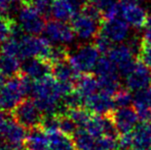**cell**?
<instances>
[{
  "label": "cell",
  "instance_id": "1",
  "mask_svg": "<svg viewBox=\"0 0 151 150\" xmlns=\"http://www.w3.org/2000/svg\"><path fill=\"white\" fill-rule=\"evenodd\" d=\"M33 101L43 115L57 114L61 109V102L65 97L62 84L54 76L47 75L33 83Z\"/></svg>",
  "mask_w": 151,
  "mask_h": 150
},
{
  "label": "cell",
  "instance_id": "2",
  "mask_svg": "<svg viewBox=\"0 0 151 150\" xmlns=\"http://www.w3.org/2000/svg\"><path fill=\"white\" fill-rule=\"evenodd\" d=\"M33 83L30 78L21 73L10 77L0 90V111L12 112L27 95L32 94Z\"/></svg>",
  "mask_w": 151,
  "mask_h": 150
},
{
  "label": "cell",
  "instance_id": "3",
  "mask_svg": "<svg viewBox=\"0 0 151 150\" xmlns=\"http://www.w3.org/2000/svg\"><path fill=\"white\" fill-rule=\"evenodd\" d=\"M102 21L101 12L91 2H86L71 21V26L75 36L81 40H91L99 34Z\"/></svg>",
  "mask_w": 151,
  "mask_h": 150
},
{
  "label": "cell",
  "instance_id": "4",
  "mask_svg": "<svg viewBox=\"0 0 151 150\" xmlns=\"http://www.w3.org/2000/svg\"><path fill=\"white\" fill-rule=\"evenodd\" d=\"M67 60L77 73L90 74L99 62L100 52L95 44H83L72 52H69Z\"/></svg>",
  "mask_w": 151,
  "mask_h": 150
},
{
  "label": "cell",
  "instance_id": "5",
  "mask_svg": "<svg viewBox=\"0 0 151 150\" xmlns=\"http://www.w3.org/2000/svg\"><path fill=\"white\" fill-rule=\"evenodd\" d=\"M21 60L30 58H39L50 62L52 45L48 39L34 35H26L20 37Z\"/></svg>",
  "mask_w": 151,
  "mask_h": 150
},
{
  "label": "cell",
  "instance_id": "6",
  "mask_svg": "<svg viewBox=\"0 0 151 150\" xmlns=\"http://www.w3.org/2000/svg\"><path fill=\"white\" fill-rule=\"evenodd\" d=\"M45 17L41 14L32 4L27 1H22V6L18 14V21L20 28L28 35L40 34L44 31L46 23Z\"/></svg>",
  "mask_w": 151,
  "mask_h": 150
},
{
  "label": "cell",
  "instance_id": "7",
  "mask_svg": "<svg viewBox=\"0 0 151 150\" xmlns=\"http://www.w3.org/2000/svg\"><path fill=\"white\" fill-rule=\"evenodd\" d=\"M12 118L24 128L31 130L40 126L43 118V113L33 100L25 99L14 109Z\"/></svg>",
  "mask_w": 151,
  "mask_h": 150
},
{
  "label": "cell",
  "instance_id": "8",
  "mask_svg": "<svg viewBox=\"0 0 151 150\" xmlns=\"http://www.w3.org/2000/svg\"><path fill=\"white\" fill-rule=\"evenodd\" d=\"M135 52L136 48L133 45L121 43L113 46L112 50L108 52L107 57L115 65L118 73L125 77L131 72L138 61Z\"/></svg>",
  "mask_w": 151,
  "mask_h": 150
},
{
  "label": "cell",
  "instance_id": "9",
  "mask_svg": "<svg viewBox=\"0 0 151 150\" xmlns=\"http://www.w3.org/2000/svg\"><path fill=\"white\" fill-rule=\"evenodd\" d=\"M125 88L134 93L144 90L151 84V70L138 59L132 71L125 76Z\"/></svg>",
  "mask_w": 151,
  "mask_h": 150
},
{
  "label": "cell",
  "instance_id": "10",
  "mask_svg": "<svg viewBox=\"0 0 151 150\" xmlns=\"http://www.w3.org/2000/svg\"><path fill=\"white\" fill-rule=\"evenodd\" d=\"M109 116L119 135L132 133L139 124L140 117L134 107L116 108Z\"/></svg>",
  "mask_w": 151,
  "mask_h": 150
},
{
  "label": "cell",
  "instance_id": "11",
  "mask_svg": "<svg viewBox=\"0 0 151 150\" xmlns=\"http://www.w3.org/2000/svg\"><path fill=\"white\" fill-rule=\"evenodd\" d=\"M44 33L50 42L59 43L61 45L71 43L75 37V33L71 25L58 20L48 21L44 28Z\"/></svg>",
  "mask_w": 151,
  "mask_h": 150
},
{
  "label": "cell",
  "instance_id": "12",
  "mask_svg": "<svg viewBox=\"0 0 151 150\" xmlns=\"http://www.w3.org/2000/svg\"><path fill=\"white\" fill-rule=\"evenodd\" d=\"M129 25L119 17L102 21L100 32L112 43H122L129 34Z\"/></svg>",
  "mask_w": 151,
  "mask_h": 150
},
{
  "label": "cell",
  "instance_id": "13",
  "mask_svg": "<svg viewBox=\"0 0 151 150\" xmlns=\"http://www.w3.org/2000/svg\"><path fill=\"white\" fill-rule=\"evenodd\" d=\"M83 107L91 112L100 115H109L116 109L113 95L107 94L103 90H100L84 100Z\"/></svg>",
  "mask_w": 151,
  "mask_h": 150
},
{
  "label": "cell",
  "instance_id": "14",
  "mask_svg": "<svg viewBox=\"0 0 151 150\" xmlns=\"http://www.w3.org/2000/svg\"><path fill=\"white\" fill-rule=\"evenodd\" d=\"M52 71V65L48 61L39 58H30L24 61L21 67V74L33 80H39L50 75Z\"/></svg>",
  "mask_w": 151,
  "mask_h": 150
},
{
  "label": "cell",
  "instance_id": "15",
  "mask_svg": "<svg viewBox=\"0 0 151 150\" xmlns=\"http://www.w3.org/2000/svg\"><path fill=\"white\" fill-rule=\"evenodd\" d=\"M120 7L122 19L129 26L135 29L144 28L149 17L143 6L139 3H134L129 5H120Z\"/></svg>",
  "mask_w": 151,
  "mask_h": 150
},
{
  "label": "cell",
  "instance_id": "16",
  "mask_svg": "<svg viewBox=\"0 0 151 150\" xmlns=\"http://www.w3.org/2000/svg\"><path fill=\"white\" fill-rule=\"evenodd\" d=\"M78 9L77 0H52L50 14L56 20L67 22L73 20L78 14Z\"/></svg>",
  "mask_w": 151,
  "mask_h": 150
},
{
  "label": "cell",
  "instance_id": "17",
  "mask_svg": "<svg viewBox=\"0 0 151 150\" xmlns=\"http://www.w3.org/2000/svg\"><path fill=\"white\" fill-rule=\"evenodd\" d=\"M75 90L79 94L82 100H86L91 96L100 92V84L98 77L91 74H81L77 78Z\"/></svg>",
  "mask_w": 151,
  "mask_h": 150
},
{
  "label": "cell",
  "instance_id": "18",
  "mask_svg": "<svg viewBox=\"0 0 151 150\" xmlns=\"http://www.w3.org/2000/svg\"><path fill=\"white\" fill-rule=\"evenodd\" d=\"M133 134L132 150H151V131L147 122H140Z\"/></svg>",
  "mask_w": 151,
  "mask_h": 150
},
{
  "label": "cell",
  "instance_id": "19",
  "mask_svg": "<svg viewBox=\"0 0 151 150\" xmlns=\"http://www.w3.org/2000/svg\"><path fill=\"white\" fill-rule=\"evenodd\" d=\"M26 128L21 126L14 118H9L3 134V139L12 145H22L27 139Z\"/></svg>",
  "mask_w": 151,
  "mask_h": 150
},
{
  "label": "cell",
  "instance_id": "20",
  "mask_svg": "<svg viewBox=\"0 0 151 150\" xmlns=\"http://www.w3.org/2000/svg\"><path fill=\"white\" fill-rule=\"evenodd\" d=\"M48 150H76L73 138L61 131L47 133Z\"/></svg>",
  "mask_w": 151,
  "mask_h": 150
},
{
  "label": "cell",
  "instance_id": "21",
  "mask_svg": "<svg viewBox=\"0 0 151 150\" xmlns=\"http://www.w3.org/2000/svg\"><path fill=\"white\" fill-rule=\"evenodd\" d=\"M27 150H48V136L40 126L31 128L26 139Z\"/></svg>",
  "mask_w": 151,
  "mask_h": 150
},
{
  "label": "cell",
  "instance_id": "22",
  "mask_svg": "<svg viewBox=\"0 0 151 150\" xmlns=\"http://www.w3.org/2000/svg\"><path fill=\"white\" fill-rule=\"evenodd\" d=\"M96 76L99 80L105 79H117L119 78V73L116 69L115 65L112 63L108 57H102L100 58L97 66L95 69Z\"/></svg>",
  "mask_w": 151,
  "mask_h": 150
},
{
  "label": "cell",
  "instance_id": "23",
  "mask_svg": "<svg viewBox=\"0 0 151 150\" xmlns=\"http://www.w3.org/2000/svg\"><path fill=\"white\" fill-rule=\"evenodd\" d=\"M72 138H73L76 150H96L97 138H95L84 128H78Z\"/></svg>",
  "mask_w": 151,
  "mask_h": 150
},
{
  "label": "cell",
  "instance_id": "24",
  "mask_svg": "<svg viewBox=\"0 0 151 150\" xmlns=\"http://www.w3.org/2000/svg\"><path fill=\"white\" fill-rule=\"evenodd\" d=\"M20 59L8 55H0V72L4 76L14 77L20 74L21 70Z\"/></svg>",
  "mask_w": 151,
  "mask_h": 150
},
{
  "label": "cell",
  "instance_id": "25",
  "mask_svg": "<svg viewBox=\"0 0 151 150\" xmlns=\"http://www.w3.org/2000/svg\"><path fill=\"white\" fill-rule=\"evenodd\" d=\"M14 35H17V25L12 19L0 16V44H3Z\"/></svg>",
  "mask_w": 151,
  "mask_h": 150
},
{
  "label": "cell",
  "instance_id": "26",
  "mask_svg": "<svg viewBox=\"0 0 151 150\" xmlns=\"http://www.w3.org/2000/svg\"><path fill=\"white\" fill-rule=\"evenodd\" d=\"M114 103L116 108H123V107H129V105H133L134 96L132 92L127 88H119L114 94Z\"/></svg>",
  "mask_w": 151,
  "mask_h": 150
},
{
  "label": "cell",
  "instance_id": "27",
  "mask_svg": "<svg viewBox=\"0 0 151 150\" xmlns=\"http://www.w3.org/2000/svg\"><path fill=\"white\" fill-rule=\"evenodd\" d=\"M59 121H60V131L69 136H73L78 130L76 122L66 113H58Z\"/></svg>",
  "mask_w": 151,
  "mask_h": 150
},
{
  "label": "cell",
  "instance_id": "28",
  "mask_svg": "<svg viewBox=\"0 0 151 150\" xmlns=\"http://www.w3.org/2000/svg\"><path fill=\"white\" fill-rule=\"evenodd\" d=\"M138 59L151 70V42L145 41L141 38L138 50Z\"/></svg>",
  "mask_w": 151,
  "mask_h": 150
},
{
  "label": "cell",
  "instance_id": "29",
  "mask_svg": "<svg viewBox=\"0 0 151 150\" xmlns=\"http://www.w3.org/2000/svg\"><path fill=\"white\" fill-rule=\"evenodd\" d=\"M93 44L96 45V47L98 48L101 54H104V55H108V52L112 50V42L108 39L105 35H103L101 32H99V34L96 36L95 38V42Z\"/></svg>",
  "mask_w": 151,
  "mask_h": 150
},
{
  "label": "cell",
  "instance_id": "30",
  "mask_svg": "<svg viewBox=\"0 0 151 150\" xmlns=\"http://www.w3.org/2000/svg\"><path fill=\"white\" fill-rule=\"evenodd\" d=\"M23 1H27L32 4L45 18H47L48 14H50L52 0H23Z\"/></svg>",
  "mask_w": 151,
  "mask_h": 150
},
{
  "label": "cell",
  "instance_id": "31",
  "mask_svg": "<svg viewBox=\"0 0 151 150\" xmlns=\"http://www.w3.org/2000/svg\"><path fill=\"white\" fill-rule=\"evenodd\" d=\"M91 3L102 14V16L106 14L112 6L118 3L117 0H91Z\"/></svg>",
  "mask_w": 151,
  "mask_h": 150
},
{
  "label": "cell",
  "instance_id": "32",
  "mask_svg": "<svg viewBox=\"0 0 151 150\" xmlns=\"http://www.w3.org/2000/svg\"><path fill=\"white\" fill-rule=\"evenodd\" d=\"M133 146V134H122L118 136L117 150H132Z\"/></svg>",
  "mask_w": 151,
  "mask_h": 150
},
{
  "label": "cell",
  "instance_id": "33",
  "mask_svg": "<svg viewBox=\"0 0 151 150\" xmlns=\"http://www.w3.org/2000/svg\"><path fill=\"white\" fill-rule=\"evenodd\" d=\"M144 32H143V37L142 39L145 41L151 42V17H149L148 21L146 22L145 26H144Z\"/></svg>",
  "mask_w": 151,
  "mask_h": 150
},
{
  "label": "cell",
  "instance_id": "34",
  "mask_svg": "<svg viewBox=\"0 0 151 150\" xmlns=\"http://www.w3.org/2000/svg\"><path fill=\"white\" fill-rule=\"evenodd\" d=\"M8 120H9V118H8L3 112L0 111V139L3 138L4 131H5V128H6V126H7Z\"/></svg>",
  "mask_w": 151,
  "mask_h": 150
},
{
  "label": "cell",
  "instance_id": "35",
  "mask_svg": "<svg viewBox=\"0 0 151 150\" xmlns=\"http://www.w3.org/2000/svg\"><path fill=\"white\" fill-rule=\"evenodd\" d=\"M12 3H14L12 0H0V16H4L9 10Z\"/></svg>",
  "mask_w": 151,
  "mask_h": 150
},
{
  "label": "cell",
  "instance_id": "36",
  "mask_svg": "<svg viewBox=\"0 0 151 150\" xmlns=\"http://www.w3.org/2000/svg\"><path fill=\"white\" fill-rule=\"evenodd\" d=\"M143 95H144V99H145L146 105H147L148 108L151 110V84L146 88V90H143Z\"/></svg>",
  "mask_w": 151,
  "mask_h": 150
},
{
  "label": "cell",
  "instance_id": "37",
  "mask_svg": "<svg viewBox=\"0 0 151 150\" xmlns=\"http://www.w3.org/2000/svg\"><path fill=\"white\" fill-rule=\"evenodd\" d=\"M0 150H23L22 145H12V144H3L0 145Z\"/></svg>",
  "mask_w": 151,
  "mask_h": 150
},
{
  "label": "cell",
  "instance_id": "38",
  "mask_svg": "<svg viewBox=\"0 0 151 150\" xmlns=\"http://www.w3.org/2000/svg\"><path fill=\"white\" fill-rule=\"evenodd\" d=\"M118 3L122 5H129V4H134V3H139L140 0H117Z\"/></svg>",
  "mask_w": 151,
  "mask_h": 150
},
{
  "label": "cell",
  "instance_id": "39",
  "mask_svg": "<svg viewBox=\"0 0 151 150\" xmlns=\"http://www.w3.org/2000/svg\"><path fill=\"white\" fill-rule=\"evenodd\" d=\"M4 83H5V82H4V75L0 72V90H1V88L3 86Z\"/></svg>",
  "mask_w": 151,
  "mask_h": 150
},
{
  "label": "cell",
  "instance_id": "40",
  "mask_svg": "<svg viewBox=\"0 0 151 150\" xmlns=\"http://www.w3.org/2000/svg\"><path fill=\"white\" fill-rule=\"evenodd\" d=\"M147 123H148V126H149V128H150V131H151V119L149 120V121H147Z\"/></svg>",
  "mask_w": 151,
  "mask_h": 150
},
{
  "label": "cell",
  "instance_id": "41",
  "mask_svg": "<svg viewBox=\"0 0 151 150\" xmlns=\"http://www.w3.org/2000/svg\"><path fill=\"white\" fill-rule=\"evenodd\" d=\"M86 2H91V0H86Z\"/></svg>",
  "mask_w": 151,
  "mask_h": 150
}]
</instances>
